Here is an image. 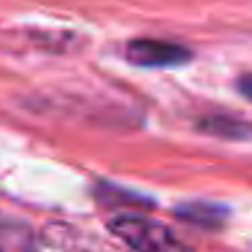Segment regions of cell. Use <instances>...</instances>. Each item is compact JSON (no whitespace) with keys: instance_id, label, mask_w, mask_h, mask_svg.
I'll return each mask as SVG.
<instances>
[{"instance_id":"obj_6","label":"cell","mask_w":252,"mask_h":252,"mask_svg":"<svg viewBox=\"0 0 252 252\" xmlns=\"http://www.w3.org/2000/svg\"><path fill=\"white\" fill-rule=\"evenodd\" d=\"M239 90H241V95H244V98L252 100V73H247V76L239 79Z\"/></svg>"},{"instance_id":"obj_1","label":"cell","mask_w":252,"mask_h":252,"mask_svg":"<svg viewBox=\"0 0 252 252\" xmlns=\"http://www.w3.org/2000/svg\"><path fill=\"white\" fill-rule=\"evenodd\" d=\"M109 230L136 252H195L190 244L171 233L165 225L138 214H120L109 222Z\"/></svg>"},{"instance_id":"obj_5","label":"cell","mask_w":252,"mask_h":252,"mask_svg":"<svg viewBox=\"0 0 252 252\" xmlns=\"http://www.w3.org/2000/svg\"><path fill=\"white\" fill-rule=\"evenodd\" d=\"M201 127L203 130H209V133H214V136H225V138H244V136H250V127L244 125V122H239V120H228V117H220V120H206V122H201Z\"/></svg>"},{"instance_id":"obj_3","label":"cell","mask_w":252,"mask_h":252,"mask_svg":"<svg viewBox=\"0 0 252 252\" xmlns=\"http://www.w3.org/2000/svg\"><path fill=\"white\" fill-rule=\"evenodd\" d=\"M0 252H35L33 230L19 222H0Z\"/></svg>"},{"instance_id":"obj_2","label":"cell","mask_w":252,"mask_h":252,"mask_svg":"<svg viewBox=\"0 0 252 252\" xmlns=\"http://www.w3.org/2000/svg\"><path fill=\"white\" fill-rule=\"evenodd\" d=\"M125 57L136 65L144 68H168V65H182L192 57L190 49L171 41H155V38H138L130 41L125 49Z\"/></svg>"},{"instance_id":"obj_4","label":"cell","mask_w":252,"mask_h":252,"mask_svg":"<svg viewBox=\"0 0 252 252\" xmlns=\"http://www.w3.org/2000/svg\"><path fill=\"white\" fill-rule=\"evenodd\" d=\"M176 214L192 225H201V228H220L228 217L222 206H209V203H187V206L176 209Z\"/></svg>"}]
</instances>
